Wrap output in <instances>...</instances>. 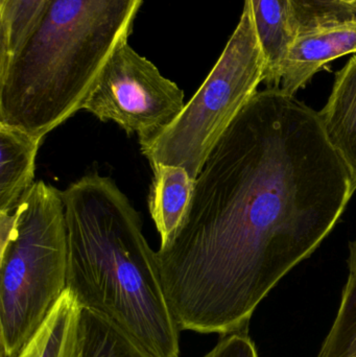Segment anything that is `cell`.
<instances>
[{
	"label": "cell",
	"instance_id": "obj_1",
	"mask_svg": "<svg viewBox=\"0 0 356 357\" xmlns=\"http://www.w3.org/2000/svg\"><path fill=\"white\" fill-rule=\"evenodd\" d=\"M353 193L318 112L278 90L257 91L205 161L175 236L156 252L179 331L247 329Z\"/></svg>",
	"mask_w": 356,
	"mask_h": 357
},
{
	"label": "cell",
	"instance_id": "obj_2",
	"mask_svg": "<svg viewBox=\"0 0 356 357\" xmlns=\"http://www.w3.org/2000/svg\"><path fill=\"white\" fill-rule=\"evenodd\" d=\"M62 199L66 289L82 308L108 319L155 356L180 357L181 331L167 305L157 254L127 195L95 172L63 190Z\"/></svg>",
	"mask_w": 356,
	"mask_h": 357
},
{
	"label": "cell",
	"instance_id": "obj_3",
	"mask_svg": "<svg viewBox=\"0 0 356 357\" xmlns=\"http://www.w3.org/2000/svg\"><path fill=\"white\" fill-rule=\"evenodd\" d=\"M144 0H47L0 68V123L43 139L82 110Z\"/></svg>",
	"mask_w": 356,
	"mask_h": 357
},
{
	"label": "cell",
	"instance_id": "obj_4",
	"mask_svg": "<svg viewBox=\"0 0 356 357\" xmlns=\"http://www.w3.org/2000/svg\"><path fill=\"white\" fill-rule=\"evenodd\" d=\"M16 212L14 236L0 249V357L14 356L33 337L67 283L62 191L38 181Z\"/></svg>",
	"mask_w": 356,
	"mask_h": 357
},
{
	"label": "cell",
	"instance_id": "obj_5",
	"mask_svg": "<svg viewBox=\"0 0 356 357\" xmlns=\"http://www.w3.org/2000/svg\"><path fill=\"white\" fill-rule=\"evenodd\" d=\"M265 70L251 2L245 0L240 22L200 89L173 123L139 142L150 167H183L196 181L219 138L265 81Z\"/></svg>",
	"mask_w": 356,
	"mask_h": 357
},
{
	"label": "cell",
	"instance_id": "obj_6",
	"mask_svg": "<svg viewBox=\"0 0 356 357\" xmlns=\"http://www.w3.org/2000/svg\"><path fill=\"white\" fill-rule=\"evenodd\" d=\"M184 107L183 90L127 42L111 56L82 109L144 142L173 123Z\"/></svg>",
	"mask_w": 356,
	"mask_h": 357
},
{
	"label": "cell",
	"instance_id": "obj_7",
	"mask_svg": "<svg viewBox=\"0 0 356 357\" xmlns=\"http://www.w3.org/2000/svg\"><path fill=\"white\" fill-rule=\"evenodd\" d=\"M356 54V19L298 33L271 87L294 96L328 63Z\"/></svg>",
	"mask_w": 356,
	"mask_h": 357
},
{
	"label": "cell",
	"instance_id": "obj_8",
	"mask_svg": "<svg viewBox=\"0 0 356 357\" xmlns=\"http://www.w3.org/2000/svg\"><path fill=\"white\" fill-rule=\"evenodd\" d=\"M320 121L350 177L356 190V54L338 71L327 104L320 112Z\"/></svg>",
	"mask_w": 356,
	"mask_h": 357
},
{
	"label": "cell",
	"instance_id": "obj_9",
	"mask_svg": "<svg viewBox=\"0 0 356 357\" xmlns=\"http://www.w3.org/2000/svg\"><path fill=\"white\" fill-rule=\"evenodd\" d=\"M42 138L0 123V212L15 211L35 178Z\"/></svg>",
	"mask_w": 356,
	"mask_h": 357
},
{
	"label": "cell",
	"instance_id": "obj_10",
	"mask_svg": "<svg viewBox=\"0 0 356 357\" xmlns=\"http://www.w3.org/2000/svg\"><path fill=\"white\" fill-rule=\"evenodd\" d=\"M82 307L65 289L41 326L13 357H82Z\"/></svg>",
	"mask_w": 356,
	"mask_h": 357
},
{
	"label": "cell",
	"instance_id": "obj_11",
	"mask_svg": "<svg viewBox=\"0 0 356 357\" xmlns=\"http://www.w3.org/2000/svg\"><path fill=\"white\" fill-rule=\"evenodd\" d=\"M148 195V209L161 237V245L173 239L183 222L194 180L183 167L156 165Z\"/></svg>",
	"mask_w": 356,
	"mask_h": 357
},
{
	"label": "cell",
	"instance_id": "obj_12",
	"mask_svg": "<svg viewBox=\"0 0 356 357\" xmlns=\"http://www.w3.org/2000/svg\"><path fill=\"white\" fill-rule=\"evenodd\" d=\"M253 20L267 58L263 83L270 88L296 38L291 0H250Z\"/></svg>",
	"mask_w": 356,
	"mask_h": 357
},
{
	"label": "cell",
	"instance_id": "obj_13",
	"mask_svg": "<svg viewBox=\"0 0 356 357\" xmlns=\"http://www.w3.org/2000/svg\"><path fill=\"white\" fill-rule=\"evenodd\" d=\"M82 357H158L108 319L82 308Z\"/></svg>",
	"mask_w": 356,
	"mask_h": 357
},
{
	"label": "cell",
	"instance_id": "obj_14",
	"mask_svg": "<svg viewBox=\"0 0 356 357\" xmlns=\"http://www.w3.org/2000/svg\"><path fill=\"white\" fill-rule=\"evenodd\" d=\"M348 268L340 308L317 357H356V241L349 243Z\"/></svg>",
	"mask_w": 356,
	"mask_h": 357
},
{
	"label": "cell",
	"instance_id": "obj_15",
	"mask_svg": "<svg viewBox=\"0 0 356 357\" xmlns=\"http://www.w3.org/2000/svg\"><path fill=\"white\" fill-rule=\"evenodd\" d=\"M47 0H0V68L14 58Z\"/></svg>",
	"mask_w": 356,
	"mask_h": 357
},
{
	"label": "cell",
	"instance_id": "obj_16",
	"mask_svg": "<svg viewBox=\"0 0 356 357\" xmlns=\"http://www.w3.org/2000/svg\"><path fill=\"white\" fill-rule=\"evenodd\" d=\"M297 35L355 20L356 0H291Z\"/></svg>",
	"mask_w": 356,
	"mask_h": 357
},
{
	"label": "cell",
	"instance_id": "obj_17",
	"mask_svg": "<svg viewBox=\"0 0 356 357\" xmlns=\"http://www.w3.org/2000/svg\"><path fill=\"white\" fill-rule=\"evenodd\" d=\"M203 357H259L248 329L222 335L219 343Z\"/></svg>",
	"mask_w": 356,
	"mask_h": 357
}]
</instances>
